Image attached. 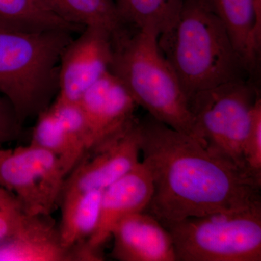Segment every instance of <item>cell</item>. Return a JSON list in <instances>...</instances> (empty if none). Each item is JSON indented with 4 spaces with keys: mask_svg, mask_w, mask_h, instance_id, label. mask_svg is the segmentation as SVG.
Instances as JSON below:
<instances>
[{
    "mask_svg": "<svg viewBox=\"0 0 261 261\" xmlns=\"http://www.w3.org/2000/svg\"><path fill=\"white\" fill-rule=\"evenodd\" d=\"M30 143L56 154L66 177L80 162L69 135L49 108L38 115Z\"/></svg>",
    "mask_w": 261,
    "mask_h": 261,
    "instance_id": "19",
    "label": "cell"
},
{
    "mask_svg": "<svg viewBox=\"0 0 261 261\" xmlns=\"http://www.w3.org/2000/svg\"><path fill=\"white\" fill-rule=\"evenodd\" d=\"M224 23L247 71L253 75L261 51V5L257 0H205Z\"/></svg>",
    "mask_w": 261,
    "mask_h": 261,
    "instance_id": "14",
    "label": "cell"
},
{
    "mask_svg": "<svg viewBox=\"0 0 261 261\" xmlns=\"http://www.w3.org/2000/svg\"><path fill=\"white\" fill-rule=\"evenodd\" d=\"M111 255L119 261H176L172 238L161 222L145 212L122 219L113 228Z\"/></svg>",
    "mask_w": 261,
    "mask_h": 261,
    "instance_id": "12",
    "label": "cell"
},
{
    "mask_svg": "<svg viewBox=\"0 0 261 261\" xmlns=\"http://www.w3.org/2000/svg\"><path fill=\"white\" fill-rule=\"evenodd\" d=\"M10 193H11V192H10L9 191H8V190H5V189L0 187V199L6 197V196L10 195Z\"/></svg>",
    "mask_w": 261,
    "mask_h": 261,
    "instance_id": "23",
    "label": "cell"
},
{
    "mask_svg": "<svg viewBox=\"0 0 261 261\" xmlns=\"http://www.w3.org/2000/svg\"><path fill=\"white\" fill-rule=\"evenodd\" d=\"M29 216L13 193L0 199V243L16 234Z\"/></svg>",
    "mask_w": 261,
    "mask_h": 261,
    "instance_id": "21",
    "label": "cell"
},
{
    "mask_svg": "<svg viewBox=\"0 0 261 261\" xmlns=\"http://www.w3.org/2000/svg\"><path fill=\"white\" fill-rule=\"evenodd\" d=\"M152 177L143 162H139L130 171L103 190L100 216L97 227L86 242L93 251L111 238L113 228L128 215L143 212L152 198Z\"/></svg>",
    "mask_w": 261,
    "mask_h": 261,
    "instance_id": "11",
    "label": "cell"
},
{
    "mask_svg": "<svg viewBox=\"0 0 261 261\" xmlns=\"http://www.w3.org/2000/svg\"><path fill=\"white\" fill-rule=\"evenodd\" d=\"M80 250L62 245L50 216H30L20 231L0 243V261H83Z\"/></svg>",
    "mask_w": 261,
    "mask_h": 261,
    "instance_id": "13",
    "label": "cell"
},
{
    "mask_svg": "<svg viewBox=\"0 0 261 261\" xmlns=\"http://www.w3.org/2000/svg\"><path fill=\"white\" fill-rule=\"evenodd\" d=\"M65 178L60 159L42 147H0V187L13 193L29 216H50L60 205Z\"/></svg>",
    "mask_w": 261,
    "mask_h": 261,
    "instance_id": "7",
    "label": "cell"
},
{
    "mask_svg": "<svg viewBox=\"0 0 261 261\" xmlns=\"http://www.w3.org/2000/svg\"><path fill=\"white\" fill-rule=\"evenodd\" d=\"M62 53L56 98L80 102L84 92L111 68V34L97 27H85Z\"/></svg>",
    "mask_w": 261,
    "mask_h": 261,
    "instance_id": "9",
    "label": "cell"
},
{
    "mask_svg": "<svg viewBox=\"0 0 261 261\" xmlns=\"http://www.w3.org/2000/svg\"><path fill=\"white\" fill-rule=\"evenodd\" d=\"M158 42L187 98L250 74L224 23L205 0H184L174 22Z\"/></svg>",
    "mask_w": 261,
    "mask_h": 261,
    "instance_id": "2",
    "label": "cell"
},
{
    "mask_svg": "<svg viewBox=\"0 0 261 261\" xmlns=\"http://www.w3.org/2000/svg\"><path fill=\"white\" fill-rule=\"evenodd\" d=\"M84 29L58 16L42 0H0V29L65 30L79 34Z\"/></svg>",
    "mask_w": 261,
    "mask_h": 261,
    "instance_id": "16",
    "label": "cell"
},
{
    "mask_svg": "<svg viewBox=\"0 0 261 261\" xmlns=\"http://www.w3.org/2000/svg\"><path fill=\"white\" fill-rule=\"evenodd\" d=\"M159 37V33L151 27L125 25L111 37L110 70L126 86L138 106L201 144L188 98L160 49Z\"/></svg>",
    "mask_w": 261,
    "mask_h": 261,
    "instance_id": "3",
    "label": "cell"
},
{
    "mask_svg": "<svg viewBox=\"0 0 261 261\" xmlns=\"http://www.w3.org/2000/svg\"><path fill=\"white\" fill-rule=\"evenodd\" d=\"M124 25L151 27L160 34L174 22L184 0H113Z\"/></svg>",
    "mask_w": 261,
    "mask_h": 261,
    "instance_id": "18",
    "label": "cell"
},
{
    "mask_svg": "<svg viewBox=\"0 0 261 261\" xmlns=\"http://www.w3.org/2000/svg\"><path fill=\"white\" fill-rule=\"evenodd\" d=\"M260 95L253 82L243 79L200 91L188 98L202 145L211 154L249 173L243 147Z\"/></svg>",
    "mask_w": 261,
    "mask_h": 261,
    "instance_id": "6",
    "label": "cell"
},
{
    "mask_svg": "<svg viewBox=\"0 0 261 261\" xmlns=\"http://www.w3.org/2000/svg\"><path fill=\"white\" fill-rule=\"evenodd\" d=\"M21 122L10 101L0 93V147L18 140L22 132Z\"/></svg>",
    "mask_w": 261,
    "mask_h": 261,
    "instance_id": "22",
    "label": "cell"
},
{
    "mask_svg": "<svg viewBox=\"0 0 261 261\" xmlns=\"http://www.w3.org/2000/svg\"><path fill=\"white\" fill-rule=\"evenodd\" d=\"M139 142L152 177L145 212L162 224L261 205V181L211 154L190 136L147 114Z\"/></svg>",
    "mask_w": 261,
    "mask_h": 261,
    "instance_id": "1",
    "label": "cell"
},
{
    "mask_svg": "<svg viewBox=\"0 0 261 261\" xmlns=\"http://www.w3.org/2000/svg\"><path fill=\"white\" fill-rule=\"evenodd\" d=\"M243 156L248 171L261 180V98H257L251 123L243 147Z\"/></svg>",
    "mask_w": 261,
    "mask_h": 261,
    "instance_id": "20",
    "label": "cell"
},
{
    "mask_svg": "<svg viewBox=\"0 0 261 261\" xmlns=\"http://www.w3.org/2000/svg\"><path fill=\"white\" fill-rule=\"evenodd\" d=\"M138 121L136 118L106 148L84 156L65 178L61 201L90 190H105L140 162Z\"/></svg>",
    "mask_w": 261,
    "mask_h": 261,
    "instance_id": "10",
    "label": "cell"
},
{
    "mask_svg": "<svg viewBox=\"0 0 261 261\" xmlns=\"http://www.w3.org/2000/svg\"><path fill=\"white\" fill-rule=\"evenodd\" d=\"M163 225L176 261L261 260V205Z\"/></svg>",
    "mask_w": 261,
    "mask_h": 261,
    "instance_id": "5",
    "label": "cell"
},
{
    "mask_svg": "<svg viewBox=\"0 0 261 261\" xmlns=\"http://www.w3.org/2000/svg\"><path fill=\"white\" fill-rule=\"evenodd\" d=\"M73 34L0 29V93L22 124L37 118L56 99L62 53Z\"/></svg>",
    "mask_w": 261,
    "mask_h": 261,
    "instance_id": "4",
    "label": "cell"
},
{
    "mask_svg": "<svg viewBox=\"0 0 261 261\" xmlns=\"http://www.w3.org/2000/svg\"><path fill=\"white\" fill-rule=\"evenodd\" d=\"M104 190H94L64 199L58 228L62 245L72 249L85 243L97 227Z\"/></svg>",
    "mask_w": 261,
    "mask_h": 261,
    "instance_id": "15",
    "label": "cell"
},
{
    "mask_svg": "<svg viewBox=\"0 0 261 261\" xmlns=\"http://www.w3.org/2000/svg\"><path fill=\"white\" fill-rule=\"evenodd\" d=\"M42 1L58 16L82 28L99 27L107 31L113 37L125 27L113 0Z\"/></svg>",
    "mask_w": 261,
    "mask_h": 261,
    "instance_id": "17",
    "label": "cell"
},
{
    "mask_svg": "<svg viewBox=\"0 0 261 261\" xmlns=\"http://www.w3.org/2000/svg\"><path fill=\"white\" fill-rule=\"evenodd\" d=\"M80 105L90 133V148L95 153L121 137L135 121L138 105L129 91L111 70L84 92Z\"/></svg>",
    "mask_w": 261,
    "mask_h": 261,
    "instance_id": "8",
    "label": "cell"
}]
</instances>
